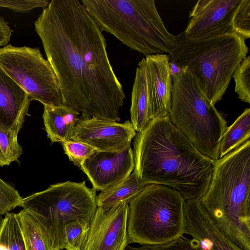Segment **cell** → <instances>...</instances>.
<instances>
[{"instance_id":"obj_24","label":"cell","mask_w":250,"mask_h":250,"mask_svg":"<svg viewBox=\"0 0 250 250\" xmlns=\"http://www.w3.org/2000/svg\"><path fill=\"white\" fill-rule=\"evenodd\" d=\"M89 224L83 220L67 224L63 229V249L82 250L87 240Z\"/></svg>"},{"instance_id":"obj_10","label":"cell","mask_w":250,"mask_h":250,"mask_svg":"<svg viewBox=\"0 0 250 250\" xmlns=\"http://www.w3.org/2000/svg\"><path fill=\"white\" fill-rule=\"evenodd\" d=\"M79 118L71 140L85 144L96 151L117 152L128 147L136 135L129 121L117 123L95 117Z\"/></svg>"},{"instance_id":"obj_4","label":"cell","mask_w":250,"mask_h":250,"mask_svg":"<svg viewBox=\"0 0 250 250\" xmlns=\"http://www.w3.org/2000/svg\"><path fill=\"white\" fill-rule=\"evenodd\" d=\"M101 31L146 57L169 54L178 35L170 33L154 0H82Z\"/></svg>"},{"instance_id":"obj_12","label":"cell","mask_w":250,"mask_h":250,"mask_svg":"<svg viewBox=\"0 0 250 250\" xmlns=\"http://www.w3.org/2000/svg\"><path fill=\"white\" fill-rule=\"evenodd\" d=\"M241 0H198L189 12L184 35L198 40L233 31L232 17Z\"/></svg>"},{"instance_id":"obj_22","label":"cell","mask_w":250,"mask_h":250,"mask_svg":"<svg viewBox=\"0 0 250 250\" xmlns=\"http://www.w3.org/2000/svg\"><path fill=\"white\" fill-rule=\"evenodd\" d=\"M0 250H25L17 214L6 213L0 228Z\"/></svg>"},{"instance_id":"obj_20","label":"cell","mask_w":250,"mask_h":250,"mask_svg":"<svg viewBox=\"0 0 250 250\" xmlns=\"http://www.w3.org/2000/svg\"><path fill=\"white\" fill-rule=\"evenodd\" d=\"M147 185L140 180L133 170L125 180L102 191L97 195V206L108 209L124 203L129 204Z\"/></svg>"},{"instance_id":"obj_7","label":"cell","mask_w":250,"mask_h":250,"mask_svg":"<svg viewBox=\"0 0 250 250\" xmlns=\"http://www.w3.org/2000/svg\"><path fill=\"white\" fill-rule=\"evenodd\" d=\"M185 201L174 189L147 185L129 203L128 244L162 245L183 237Z\"/></svg>"},{"instance_id":"obj_16","label":"cell","mask_w":250,"mask_h":250,"mask_svg":"<svg viewBox=\"0 0 250 250\" xmlns=\"http://www.w3.org/2000/svg\"><path fill=\"white\" fill-rule=\"evenodd\" d=\"M30 102L25 91L0 68V126L19 132Z\"/></svg>"},{"instance_id":"obj_18","label":"cell","mask_w":250,"mask_h":250,"mask_svg":"<svg viewBox=\"0 0 250 250\" xmlns=\"http://www.w3.org/2000/svg\"><path fill=\"white\" fill-rule=\"evenodd\" d=\"M131 123L136 131L143 130L152 120L144 58L136 70L131 97Z\"/></svg>"},{"instance_id":"obj_1","label":"cell","mask_w":250,"mask_h":250,"mask_svg":"<svg viewBox=\"0 0 250 250\" xmlns=\"http://www.w3.org/2000/svg\"><path fill=\"white\" fill-rule=\"evenodd\" d=\"M63 104L83 117L116 122L125 98L105 38L78 0H52L34 23Z\"/></svg>"},{"instance_id":"obj_31","label":"cell","mask_w":250,"mask_h":250,"mask_svg":"<svg viewBox=\"0 0 250 250\" xmlns=\"http://www.w3.org/2000/svg\"><path fill=\"white\" fill-rule=\"evenodd\" d=\"M13 30L3 17H0V47L8 44Z\"/></svg>"},{"instance_id":"obj_30","label":"cell","mask_w":250,"mask_h":250,"mask_svg":"<svg viewBox=\"0 0 250 250\" xmlns=\"http://www.w3.org/2000/svg\"><path fill=\"white\" fill-rule=\"evenodd\" d=\"M49 2L48 0H0V7L15 12L29 13L36 8H45Z\"/></svg>"},{"instance_id":"obj_29","label":"cell","mask_w":250,"mask_h":250,"mask_svg":"<svg viewBox=\"0 0 250 250\" xmlns=\"http://www.w3.org/2000/svg\"><path fill=\"white\" fill-rule=\"evenodd\" d=\"M22 197L14 187L0 178V214L4 216L20 207Z\"/></svg>"},{"instance_id":"obj_17","label":"cell","mask_w":250,"mask_h":250,"mask_svg":"<svg viewBox=\"0 0 250 250\" xmlns=\"http://www.w3.org/2000/svg\"><path fill=\"white\" fill-rule=\"evenodd\" d=\"M43 106L44 129L51 143L62 144L71 140L80 113L65 104Z\"/></svg>"},{"instance_id":"obj_14","label":"cell","mask_w":250,"mask_h":250,"mask_svg":"<svg viewBox=\"0 0 250 250\" xmlns=\"http://www.w3.org/2000/svg\"><path fill=\"white\" fill-rule=\"evenodd\" d=\"M152 119L169 117L172 78L167 54L144 58Z\"/></svg>"},{"instance_id":"obj_11","label":"cell","mask_w":250,"mask_h":250,"mask_svg":"<svg viewBox=\"0 0 250 250\" xmlns=\"http://www.w3.org/2000/svg\"><path fill=\"white\" fill-rule=\"evenodd\" d=\"M128 211L126 203L108 209L97 207L82 250H125L128 245Z\"/></svg>"},{"instance_id":"obj_21","label":"cell","mask_w":250,"mask_h":250,"mask_svg":"<svg viewBox=\"0 0 250 250\" xmlns=\"http://www.w3.org/2000/svg\"><path fill=\"white\" fill-rule=\"evenodd\" d=\"M250 109L247 108L223 135L219 146V158L250 140Z\"/></svg>"},{"instance_id":"obj_26","label":"cell","mask_w":250,"mask_h":250,"mask_svg":"<svg viewBox=\"0 0 250 250\" xmlns=\"http://www.w3.org/2000/svg\"><path fill=\"white\" fill-rule=\"evenodd\" d=\"M125 250H206L197 240L180 237L162 245L127 246Z\"/></svg>"},{"instance_id":"obj_8","label":"cell","mask_w":250,"mask_h":250,"mask_svg":"<svg viewBox=\"0 0 250 250\" xmlns=\"http://www.w3.org/2000/svg\"><path fill=\"white\" fill-rule=\"evenodd\" d=\"M96 196L84 181H68L23 198L20 207L31 208L42 216L53 250H62L64 226L76 220L90 223L97 208Z\"/></svg>"},{"instance_id":"obj_32","label":"cell","mask_w":250,"mask_h":250,"mask_svg":"<svg viewBox=\"0 0 250 250\" xmlns=\"http://www.w3.org/2000/svg\"><path fill=\"white\" fill-rule=\"evenodd\" d=\"M3 217H2V216L0 214V228L3 220Z\"/></svg>"},{"instance_id":"obj_3","label":"cell","mask_w":250,"mask_h":250,"mask_svg":"<svg viewBox=\"0 0 250 250\" xmlns=\"http://www.w3.org/2000/svg\"><path fill=\"white\" fill-rule=\"evenodd\" d=\"M220 230L250 250V141L214 161L209 187L199 199Z\"/></svg>"},{"instance_id":"obj_28","label":"cell","mask_w":250,"mask_h":250,"mask_svg":"<svg viewBox=\"0 0 250 250\" xmlns=\"http://www.w3.org/2000/svg\"><path fill=\"white\" fill-rule=\"evenodd\" d=\"M61 144L69 160L80 169L85 161L96 151L85 144L72 140Z\"/></svg>"},{"instance_id":"obj_19","label":"cell","mask_w":250,"mask_h":250,"mask_svg":"<svg viewBox=\"0 0 250 250\" xmlns=\"http://www.w3.org/2000/svg\"><path fill=\"white\" fill-rule=\"evenodd\" d=\"M17 214L25 250H53L47 228L39 212L24 207Z\"/></svg>"},{"instance_id":"obj_15","label":"cell","mask_w":250,"mask_h":250,"mask_svg":"<svg viewBox=\"0 0 250 250\" xmlns=\"http://www.w3.org/2000/svg\"><path fill=\"white\" fill-rule=\"evenodd\" d=\"M185 234L199 241L206 250H243L217 227L199 199L186 200Z\"/></svg>"},{"instance_id":"obj_25","label":"cell","mask_w":250,"mask_h":250,"mask_svg":"<svg viewBox=\"0 0 250 250\" xmlns=\"http://www.w3.org/2000/svg\"><path fill=\"white\" fill-rule=\"evenodd\" d=\"M235 92L242 101L250 103V56L245 57L233 75Z\"/></svg>"},{"instance_id":"obj_23","label":"cell","mask_w":250,"mask_h":250,"mask_svg":"<svg viewBox=\"0 0 250 250\" xmlns=\"http://www.w3.org/2000/svg\"><path fill=\"white\" fill-rule=\"evenodd\" d=\"M18 133L0 126V167L17 161L22 154V148L18 141Z\"/></svg>"},{"instance_id":"obj_2","label":"cell","mask_w":250,"mask_h":250,"mask_svg":"<svg viewBox=\"0 0 250 250\" xmlns=\"http://www.w3.org/2000/svg\"><path fill=\"white\" fill-rule=\"evenodd\" d=\"M135 171L147 185L165 186L185 200L200 199L211 179L214 160L201 154L170 122L152 119L133 142Z\"/></svg>"},{"instance_id":"obj_13","label":"cell","mask_w":250,"mask_h":250,"mask_svg":"<svg viewBox=\"0 0 250 250\" xmlns=\"http://www.w3.org/2000/svg\"><path fill=\"white\" fill-rule=\"evenodd\" d=\"M135 162L131 146L117 152L96 151L82 165L96 191H103L127 178L133 171Z\"/></svg>"},{"instance_id":"obj_5","label":"cell","mask_w":250,"mask_h":250,"mask_svg":"<svg viewBox=\"0 0 250 250\" xmlns=\"http://www.w3.org/2000/svg\"><path fill=\"white\" fill-rule=\"evenodd\" d=\"M245 41L234 31L198 40L189 39L182 32L167 55L177 67L186 68L192 73L205 97L215 105L247 57L249 49Z\"/></svg>"},{"instance_id":"obj_6","label":"cell","mask_w":250,"mask_h":250,"mask_svg":"<svg viewBox=\"0 0 250 250\" xmlns=\"http://www.w3.org/2000/svg\"><path fill=\"white\" fill-rule=\"evenodd\" d=\"M171 123L201 154L219 159L221 140L228 127L226 120L187 68L171 74Z\"/></svg>"},{"instance_id":"obj_9","label":"cell","mask_w":250,"mask_h":250,"mask_svg":"<svg viewBox=\"0 0 250 250\" xmlns=\"http://www.w3.org/2000/svg\"><path fill=\"white\" fill-rule=\"evenodd\" d=\"M0 68L27 94L43 105L64 104L55 73L38 47L0 48Z\"/></svg>"},{"instance_id":"obj_27","label":"cell","mask_w":250,"mask_h":250,"mask_svg":"<svg viewBox=\"0 0 250 250\" xmlns=\"http://www.w3.org/2000/svg\"><path fill=\"white\" fill-rule=\"evenodd\" d=\"M233 31L245 39L250 37V0H241L232 19Z\"/></svg>"}]
</instances>
